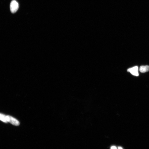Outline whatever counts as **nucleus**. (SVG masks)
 I'll return each mask as SVG.
<instances>
[{
	"label": "nucleus",
	"mask_w": 149,
	"mask_h": 149,
	"mask_svg": "<svg viewBox=\"0 0 149 149\" xmlns=\"http://www.w3.org/2000/svg\"><path fill=\"white\" fill-rule=\"evenodd\" d=\"M19 8V4L16 1L13 0L12 1L10 4V9L12 13H14L18 10Z\"/></svg>",
	"instance_id": "f257e3e1"
},
{
	"label": "nucleus",
	"mask_w": 149,
	"mask_h": 149,
	"mask_svg": "<svg viewBox=\"0 0 149 149\" xmlns=\"http://www.w3.org/2000/svg\"><path fill=\"white\" fill-rule=\"evenodd\" d=\"M6 119L7 122L10 123L13 125L17 126L20 124L19 121L11 116L9 115L6 116Z\"/></svg>",
	"instance_id": "f03ea898"
},
{
	"label": "nucleus",
	"mask_w": 149,
	"mask_h": 149,
	"mask_svg": "<svg viewBox=\"0 0 149 149\" xmlns=\"http://www.w3.org/2000/svg\"><path fill=\"white\" fill-rule=\"evenodd\" d=\"M127 71L135 76H138L139 75L138 68L137 66H135L129 68L127 70Z\"/></svg>",
	"instance_id": "7ed1b4c3"
},
{
	"label": "nucleus",
	"mask_w": 149,
	"mask_h": 149,
	"mask_svg": "<svg viewBox=\"0 0 149 149\" xmlns=\"http://www.w3.org/2000/svg\"><path fill=\"white\" fill-rule=\"evenodd\" d=\"M140 71L142 73H145L149 71V65H142L140 68Z\"/></svg>",
	"instance_id": "20e7f679"
},
{
	"label": "nucleus",
	"mask_w": 149,
	"mask_h": 149,
	"mask_svg": "<svg viewBox=\"0 0 149 149\" xmlns=\"http://www.w3.org/2000/svg\"><path fill=\"white\" fill-rule=\"evenodd\" d=\"M0 120L5 123L7 122L6 119V116L0 113Z\"/></svg>",
	"instance_id": "39448f33"
},
{
	"label": "nucleus",
	"mask_w": 149,
	"mask_h": 149,
	"mask_svg": "<svg viewBox=\"0 0 149 149\" xmlns=\"http://www.w3.org/2000/svg\"><path fill=\"white\" fill-rule=\"evenodd\" d=\"M110 149H118V148L115 146H112L111 147Z\"/></svg>",
	"instance_id": "423d86ee"
},
{
	"label": "nucleus",
	"mask_w": 149,
	"mask_h": 149,
	"mask_svg": "<svg viewBox=\"0 0 149 149\" xmlns=\"http://www.w3.org/2000/svg\"><path fill=\"white\" fill-rule=\"evenodd\" d=\"M118 149H123L121 147H118Z\"/></svg>",
	"instance_id": "0eeeda50"
}]
</instances>
